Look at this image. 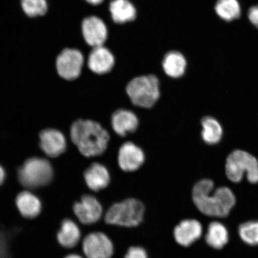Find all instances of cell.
<instances>
[{
	"label": "cell",
	"instance_id": "cell-3",
	"mask_svg": "<svg viewBox=\"0 0 258 258\" xmlns=\"http://www.w3.org/2000/svg\"><path fill=\"white\" fill-rule=\"evenodd\" d=\"M225 173L232 182L239 183L246 173L251 184L258 183V161L253 155L242 150H235L227 157Z\"/></svg>",
	"mask_w": 258,
	"mask_h": 258
},
{
	"label": "cell",
	"instance_id": "cell-18",
	"mask_svg": "<svg viewBox=\"0 0 258 258\" xmlns=\"http://www.w3.org/2000/svg\"><path fill=\"white\" fill-rule=\"evenodd\" d=\"M16 205L22 217L32 219L38 217L41 211V203L36 196L29 191L19 193Z\"/></svg>",
	"mask_w": 258,
	"mask_h": 258
},
{
	"label": "cell",
	"instance_id": "cell-23",
	"mask_svg": "<svg viewBox=\"0 0 258 258\" xmlns=\"http://www.w3.org/2000/svg\"><path fill=\"white\" fill-rule=\"evenodd\" d=\"M238 237L243 243L250 247L258 246V220L244 221L238 226Z\"/></svg>",
	"mask_w": 258,
	"mask_h": 258
},
{
	"label": "cell",
	"instance_id": "cell-12",
	"mask_svg": "<svg viewBox=\"0 0 258 258\" xmlns=\"http://www.w3.org/2000/svg\"><path fill=\"white\" fill-rule=\"evenodd\" d=\"M145 159L143 150L131 142L122 144L119 150V166L125 172H134L140 169L143 165Z\"/></svg>",
	"mask_w": 258,
	"mask_h": 258
},
{
	"label": "cell",
	"instance_id": "cell-6",
	"mask_svg": "<svg viewBox=\"0 0 258 258\" xmlns=\"http://www.w3.org/2000/svg\"><path fill=\"white\" fill-rule=\"evenodd\" d=\"M53 175L49 161L37 157L26 161L18 171L19 182L26 188L31 189L46 185L52 179Z\"/></svg>",
	"mask_w": 258,
	"mask_h": 258
},
{
	"label": "cell",
	"instance_id": "cell-28",
	"mask_svg": "<svg viewBox=\"0 0 258 258\" xmlns=\"http://www.w3.org/2000/svg\"><path fill=\"white\" fill-rule=\"evenodd\" d=\"M250 21L258 29V5L251 7L248 12Z\"/></svg>",
	"mask_w": 258,
	"mask_h": 258
},
{
	"label": "cell",
	"instance_id": "cell-31",
	"mask_svg": "<svg viewBox=\"0 0 258 258\" xmlns=\"http://www.w3.org/2000/svg\"><path fill=\"white\" fill-rule=\"evenodd\" d=\"M64 258H83V257L79 255V254H69V255H68L66 257H64Z\"/></svg>",
	"mask_w": 258,
	"mask_h": 258
},
{
	"label": "cell",
	"instance_id": "cell-27",
	"mask_svg": "<svg viewBox=\"0 0 258 258\" xmlns=\"http://www.w3.org/2000/svg\"><path fill=\"white\" fill-rule=\"evenodd\" d=\"M0 258H9L8 238L3 231H0Z\"/></svg>",
	"mask_w": 258,
	"mask_h": 258
},
{
	"label": "cell",
	"instance_id": "cell-7",
	"mask_svg": "<svg viewBox=\"0 0 258 258\" xmlns=\"http://www.w3.org/2000/svg\"><path fill=\"white\" fill-rule=\"evenodd\" d=\"M83 63L84 57L80 50L76 48H66L57 57V73L64 80H76L82 73Z\"/></svg>",
	"mask_w": 258,
	"mask_h": 258
},
{
	"label": "cell",
	"instance_id": "cell-11",
	"mask_svg": "<svg viewBox=\"0 0 258 258\" xmlns=\"http://www.w3.org/2000/svg\"><path fill=\"white\" fill-rule=\"evenodd\" d=\"M84 39L93 47L104 46L107 39L108 30L104 22L95 16L86 18L82 22Z\"/></svg>",
	"mask_w": 258,
	"mask_h": 258
},
{
	"label": "cell",
	"instance_id": "cell-15",
	"mask_svg": "<svg viewBox=\"0 0 258 258\" xmlns=\"http://www.w3.org/2000/svg\"><path fill=\"white\" fill-rule=\"evenodd\" d=\"M230 232L223 222L212 221L206 227L204 241L212 249H223L230 241Z\"/></svg>",
	"mask_w": 258,
	"mask_h": 258
},
{
	"label": "cell",
	"instance_id": "cell-26",
	"mask_svg": "<svg viewBox=\"0 0 258 258\" xmlns=\"http://www.w3.org/2000/svg\"><path fill=\"white\" fill-rule=\"evenodd\" d=\"M124 258H148L146 250L140 246L129 248Z\"/></svg>",
	"mask_w": 258,
	"mask_h": 258
},
{
	"label": "cell",
	"instance_id": "cell-13",
	"mask_svg": "<svg viewBox=\"0 0 258 258\" xmlns=\"http://www.w3.org/2000/svg\"><path fill=\"white\" fill-rule=\"evenodd\" d=\"M40 146L50 157H56L64 152L67 141L62 133L56 129L47 128L40 134Z\"/></svg>",
	"mask_w": 258,
	"mask_h": 258
},
{
	"label": "cell",
	"instance_id": "cell-25",
	"mask_svg": "<svg viewBox=\"0 0 258 258\" xmlns=\"http://www.w3.org/2000/svg\"><path fill=\"white\" fill-rule=\"evenodd\" d=\"M21 3L22 10L29 17L43 16L47 11L46 0H21Z\"/></svg>",
	"mask_w": 258,
	"mask_h": 258
},
{
	"label": "cell",
	"instance_id": "cell-30",
	"mask_svg": "<svg viewBox=\"0 0 258 258\" xmlns=\"http://www.w3.org/2000/svg\"><path fill=\"white\" fill-rule=\"evenodd\" d=\"M89 4L94 6L99 5L104 1V0H86Z\"/></svg>",
	"mask_w": 258,
	"mask_h": 258
},
{
	"label": "cell",
	"instance_id": "cell-5",
	"mask_svg": "<svg viewBox=\"0 0 258 258\" xmlns=\"http://www.w3.org/2000/svg\"><path fill=\"white\" fill-rule=\"evenodd\" d=\"M126 92L135 105L145 108L153 107L160 96L159 80L154 75L136 77L128 83Z\"/></svg>",
	"mask_w": 258,
	"mask_h": 258
},
{
	"label": "cell",
	"instance_id": "cell-10",
	"mask_svg": "<svg viewBox=\"0 0 258 258\" xmlns=\"http://www.w3.org/2000/svg\"><path fill=\"white\" fill-rule=\"evenodd\" d=\"M204 228L196 219H185L174 228L173 235L176 243L184 247L191 246L202 237Z\"/></svg>",
	"mask_w": 258,
	"mask_h": 258
},
{
	"label": "cell",
	"instance_id": "cell-1",
	"mask_svg": "<svg viewBox=\"0 0 258 258\" xmlns=\"http://www.w3.org/2000/svg\"><path fill=\"white\" fill-rule=\"evenodd\" d=\"M192 199L198 211L209 218L225 219L237 203L236 196L227 186L215 189L212 180L203 179L194 186Z\"/></svg>",
	"mask_w": 258,
	"mask_h": 258
},
{
	"label": "cell",
	"instance_id": "cell-19",
	"mask_svg": "<svg viewBox=\"0 0 258 258\" xmlns=\"http://www.w3.org/2000/svg\"><path fill=\"white\" fill-rule=\"evenodd\" d=\"M109 12L113 21L118 24L133 21L137 17L136 8L128 0H112Z\"/></svg>",
	"mask_w": 258,
	"mask_h": 258
},
{
	"label": "cell",
	"instance_id": "cell-22",
	"mask_svg": "<svg viewBox=\"0 0 258 258\" xmlns=\"http://www.w3.org/2000/svg\"><path fill=\"white\" fill-rule=\"evenodd\" d=\"M202 137L206 144L214 145L220 142L223 131L221 125L215 118L206 116L202 118Z\"/></svg>",
	"mask_w": 258,
	"mask_h": 258
},
{
	"label": "cell",
	"instance_id": "cell-21",
	"mask_svg": "<svg viewBox=\"0 0 258 258\" xmlns=\"http://www.w3.org/2000/svg\"><path fill=\"white\" fill-rule=\"evenodd\" d=\"M164 73L172 78H179L185 73L186 60L181 53L170 51L164 56L163 60Z\"/></svg>",
	"mask_w": 258,
	"mask_h": 258
},
{
	"label": "cell",
	"instance_id": "cell-2",
	"mask_svg": "<svg viewBox=\"0 0 258 258\" xmlns=\"http://www.w3.org/2000/svg\"><path fill=\"white\" fill-rule=\"evenodd\" d=\"M71 138L80 153L88 157L104 153L109 140L107 131L98 122L90 120L74 122L71 128Z\"/></svg>",
	"mask_w": 258,
	"mask_h": 258
},
{
	"label": "cell",
	"instance_id": "cell-14",
	"mask_svg": "<svg viewBox=\"0 0 258 258\" xmlns=\"http://www.w3.org/2000/svg\"><path fill=\"white\" fill-rule=\"evenodd\" d=\"M88 58V67L92 72L102 75L111 72L115 64L114 56L104 46L93 47Z\"/></svg>",
	"mask_w": 258,
	"mask_h": 258
},
{
	"label": "cell",
	"instance_id": "cell-8",
	"mask_svg": "<svg viewBox=\"0 0 258 258\" xmlns=\"http://www.w3.org/2000/svg\"><path fill=\"white\" fill-rule=\"evenodd\" d=\"M83 250L88 258H111L114 254L112 242L101 232L92 233L83 241Z\"/></svg>",
	"mask_w": 258,
	"mask_h": 258
},
{
	"label": "cell",
	"instance_id": "cell-9",
	"mask_svg": "<svg viewBox=\"0 0 258 258\" xmlns=\"http://www.w3.org/2000/svg\"><path fill=\"white\" fill-rule=\"evenodd\" d=\"M73 211L81 223L92 225L101 219L103 209L101 203L94 196L86 195L74 205Z\"/></svg>",
	"mask_w": 258,
	"mask_h": 258
},
{
	"label": "cell",
	"instance_id": "cell-17",
	"mask_svg": "<svg viewBox=\"0 0 258 258\" xmlns=\"http://www.w3.org/2000/svg\"><path fill=\"white\" fill-rule=\"evenodd\" d=\"M84 177L89 188L96 192L106 188L111 180L108 169L98 163L92 164L84 173Z\"/></svg>",
	"mask_w": 258,
	"mask_h": 258
},
{
	"label": "cell",
	"instance_id": "cell-16",
	"mask_svg": "<svg viewBox=\"0 0 258 258\" xmlns=\"http://www.w3.org/2000/svg\"><path fill=\"white\" fill-rule=\"evenodd\" d=\"M111 125L113 131L119 136L125 137L137 130L139 120L134 112L128 109H120L112 114Z\"/></svg>",
	"mask_w": 258,
	"mask_h": 258
},
{
	"label": "cell",
	"instance_id": "cell-20",
	"mask_svg": "<svg viewBox=\"0 0 258 258\" xmlns=\"http://www.w3.org/2000/svg\"><path fill=\"white\" fill-rule=\"evenodd\" d=\"M80 238L81 231L79 226L70 219H64L57 234V241L61 246L66 249H71L78 244Z\"/></svg>",
	"mask_w": 258,
	"mask_h": 258
},
{
	"label": "cell",
	"instance_id": "cell-29",
	"mask_svg": "<svg viewBox=\"0 0 258 258\" xmlns=\"http://www.w3.org/2000/svg\"><path fill=\"white\" fill-rule=\"evenodd\" d=\"M6 178V173L4 169L0 166V185H2V183L4 182Z\"/></svg>",
	"mask_w": 258,
	"mask_h": 258
},
{
	"label": "cell",
	"instance_id": "cell-4",
	"mask_svg": "<svg viewBox=\"0 0 258 258\" xmlns=\"http://www.w3.org/2000/svg\"><path fill=\"white\" fill-rule=\"evenodd\" d=\"M145 206L135 199H128L112 205L106 213V224L124 227H137L143 221Z\"/></svg>",
	"mask_w": 258,
	"mask_h": 258
},
{
	"label": "cell",
	"instance_id": "cell-24",
	"mask_svg": "<svg viewBox=\"0 0 258 258\" xmlns=\"http://www.w3.org/2000/svg\"><path fill=\"white\" fill-rule=\"evenodd\" d=\"M215 11L221 19L226 21L235 20L240 17L241 8L237 0H218Z\"/></svg>",
	"mask_w": 258,
	"mask_h": 258
}]
</instances>
